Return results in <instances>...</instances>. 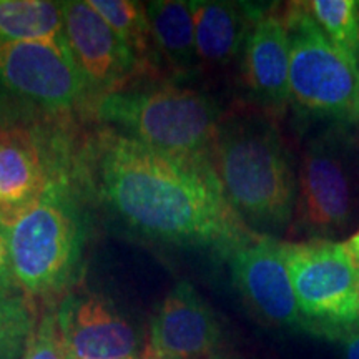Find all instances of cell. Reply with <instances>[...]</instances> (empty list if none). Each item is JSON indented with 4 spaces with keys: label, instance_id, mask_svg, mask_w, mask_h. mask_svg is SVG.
Returning a JSON list of instances; mask_svg holds the SVG:
<instances>
[{
    "label": "cell",
    "instance_id": "obj_1",
    "mask_svg": "<svg viewBox=\"0 0 359 359\" xmlns=\"http://www.w3.org/2000/svg\"><path fill=\"white\" fill-rule=\"evenodd\" d=\"M93 154L98 193L133 230L224 258L255 235L228 201L210 155L165 154L114 130L97 138Z\"/></svg>",
    "mask_w": 359,
    "mask_h": 359
},
{
    "label": "cell",
    "instance_id": "obj_2",
    "mask_svg": "<svg viewBox=\"0 0 359 359\" xmlns=\"http://www.w3.org/2000/svg\"><path fill=\"white\" fill-rule=\"evenodd\" d=\"M210 158L228 201L251 230L273 236L290 226L298 177L273 123L257 115L222 120Z\"/></svg>",
    "mask_w": 359,
    "mask_h": 359
},
{
    "label": "cell",
    "instance_id": "obj_3",
    "mask_svg": "<svg viewBox=\"0 0 359 359\" xmlns=\"http://www.w3.org/2000/svg\"><path fill=\"white\" fill-rule=\"evenodd\" d=\"M17 285L32 296H53L80 276L87 224L75 193L62 180L27 203L0 205Z\"/></svg>",
    "mask_w": 359,
    "mask_h": 359
},
{
    "label": "cell",
    "instance_id": "obj_4",
    "mask_svg": "<svg viewBox=\"0 0 359 359\" xmlns=\"http://www.w3.org/2000/svg\"><path fill=\"white\" fill-rule=\"evenodd\" d=\"M97 116L115 132L172 155H210L222 123L218 103L193 88L167 85L102 95Z\"/></svg>",
    "mask_w": 359,
    "mask_h": 359
},
{
    "label": "cell",
    "instance_id": "obj_5",
    "mask_svg": "<svg viewBox=\"0 0 359 359\" xmlns=\"http://www.w3.org/2000/svg\"><path fill=\"white\" fill-rule=\"evenodd\" d=\"M359 212V142L349 123H331L303 151L294 226L309 240H334Z\"/></svg>",
    "mask_w": 359,
    "mask_h": 359
},
{
    "label": "cell",
    "instance_id": "obj_6",
    "mask_svg": "<svg viewBox=\"0 0 359 359\" xmlns=\"http://www.w3.org/2000/svg\"><path fill=\"white\" fill-rule=\"evenodd\" d=\"M283 17L290 37V102L303 116L351 123L359 69L326 37L306 4H291Z\"/></svg>",
    "mask_w": 359,
    "mask_h": 359
},
{
    "label": "cell",
    "instance_id": "obj_7",
    "mask_svg": "<svg viewBox=\"0 0 359 359\" xmlns=\"http://www.w3.org/2000/svg\"><path fill=\"white\" fill-rule=\"evenodd\" d=\"M285 257L308 331L333 341L359 325V264L334 240L285 241Z\"/></svg>",
    "mask_w": 359,
    "mask_h": 359
},
{
    "label": "cell",
    "instance_id": "obj_8",
    "mask_svg": "<svg viewBox=\"0 0 359 359\" xmlns=\"http://www.w3.org/2000/svg\"><path fill=\"white\" fill-rule=\"evenodd\" d=\"M0 87L48 110H69L87 93L65 39L0 45Z\"/></svg>",
    "mask_w": 359,
    "mask_h": 359
},
{
    "label": "cell",
    "instance_id": "obj_9",
    "mask_svg": "<svg viewBox=\"0 0 359 359\" xmlns=\"http://www.w3.org/2000/svg\"><path fill=\"white\" fill-rule=\"evenodd\" d=\"M233 283L263 320L308 331L296 302L285 257V241L255 233L226 257Z\"/></svg>",
    "mask_w": 359,
    "mask_h": 359
},
{
    "label": "cell",
    "instance_id": "obj_10",
    "mask_svg": "<svg viewBox=\"0 0 359 359\" xmlns=\"http://www.w3.org/2000/svg\"><path fill=\"white\" fill-rule=\"evenodd\" d=\"M57 323L69 359H138L137 330L102 294L65 296Z\"/></svg>",
    "mask_w": 359,
    "mask_h": 359
},
{
    "label": "cell",
    "instance_id": "obj_11",
    "mask_svg": "<svg viewBox=\"0 0 359 359\" xmlns=\"http://www.w3.org/2000/svg\"><path fill=\"white\" fill-rule=\"evenodd\" d=\"M64 34L88 87L114 93L138 69L133 53L88 2H62Z\"/></svg>",
    "mask_w": 359,
    "mask_h": 359
},
{
    "label": "cell",
    "instance_id": "obj_12",
    "mask_svg": "<svg viewBox=\"0 0 359 359\" xmlns=\"http://www.w3.org/2000/svg\"><path fill=\"white\" fill-rule=\"evenodd\" d=\"M219 343L222 327L212 308L190 283L180 281L151 318L145 351L175 359H208Z\"/></svg>",
    "mask_w": 359,
    "mask_h": 359
},
{
    "label": "cell",
    "instance_id": "obj_13",
    "mask_svg": "<svg viewBox=\"0 0 359 359\" xmlns=\"http://www.w3.org/2000/svg\"><path fill=\"white\" fill-rule=\"evenodd\" d=\"M243 80L258 103L283 111L290 103V37L285 17L263 11L243 48Z\"/></svg>",
    "mask_w": 359,
    "mask_h": 359
},
{
    "label": "cell",
    "instance_id": "obj_14",
    "mask_svg": "<svg viewBox=\"0 0 359 359\" xmlns=\"http://www.w3.org/2000/svg\"><path fill=\"white\" fill-rule=\"evenodd\" d=\"M196 57L213 67L231 64L243 52L251 27L264 8L245 2H190Z\"/></svg>",
    "mask_w": 359,
    "mask_h": 359
},
{
    "label": "cell",
    "instance_id": "obj_15",
    "mask_svg": "<svg viewBox=\"0 0 359 359\" xmlns=\"http://www.w3.org/2000/svg\"><path fill=\"white\" fill-rule=\"evenodd\" d=\"M47 183L32 138L20 130L0 133V205L27 203L39 196Z\"/></svg>",
    "mask_w": 359,
    "mask_h": 359
},
{
    "label": "cell",
    "instance_id": "obj_16",
    "mask_svg": "<svg viewBox=\"0 0 359 359\" xmlns=\"http://www.w3.org/2000/svg\"><path fill=\"white\" fill-rule=\"evenodd\" d=\"M145 7L155 47L163 53L175 70H191L198 57L190 2L156 0Z\"/></svg>",
    "mask_w": 359,
    "mask_h": 359
},
{
    "label": "cell",
    "instance_id": "obj_17",
    "mask_svg": "<svg viewBox=\"0 0 359 359\" xmlns=\"http://www.w3.org/2000/svg\"><path fill=\"white\" fill-rule=\"evenodd\" d=\"M65 39L62 2L0 0V45Z\"/></svg>",
    "mask_w": 359,
    "mask_h": 359
},
{
    "label": "cell",
    "instance_id": "obj_18",
    "mask_svg": "<svg viewBox=\"0 0 359 359\" xmlns=\"http://www.w3.org/2000/svg\"><path fill=\"white\" fill-rule=\"evenodd\" d=\"M88 4L132 50L138 67L154 55L155 42L145 6L132 0H88Z\"/></svg>",
    "mask_w": 359,
    "mask_h": 359
},
{
    "label": "cell",
    "instance_id": "obj_19",
    "mask_svg": "<svg viewBox=\"0 0 359 359\" xmlns=\"http://www.w3.org/2000/svg\"><path fill=\"white\" fill-rule=\"evenodd\" d=\"M306 7L326 37L359 69V2L313 0Z\"/></svg>",
    "mask_w": 359,
    "mask_h": 359
},
{
    "label": "cell",
    "instance_id": "obj_20",
    "mask_svg": "<svg viewBox=\"0 0 359 359\" xmlns=\"http://www.w3.org/2000/svg\"><path fill=\"white\" fill-rule=\"evenodd\" d=\"M34 330L29 304L15 293H0V359H24Z\"/></svg>",
    "mask_w": 359,
    "mask_h": 359
},
{
    "label": "cell",
    "instance_id": "obj_21",
    "mask_svg": "<svg viewBox=\"0 0 359 359\" xmlns=\"http://www.w3.org/2000/svg\"><path fill=\"white\" fill-rule=\"evenodd\" d=\"M24 359H69L58 330L57 311L48 309L43 313L42 320L30 336Z\"/></svg>",
    "mask_w": 359,
    "mask_h": 359
},
{
    "label": "cell",
    "instance_id": "obj_22",
    "mask_svg": "<svg viewBox=\"0 0 359 359\" xmlns=\"http://www.w3.org/2000/svg\"><path fill=\"white\" fill-rule=\"evenodd\" d=\"M17 281L13 276L11 250H8L7 233L0 224V293L13 294L17 290Z\"/></svg>",
    "mask_w": 359,
    "mask_h": 359
},
{
    "label": "cell",
    "instance_id": "obj_23",
    "mask_svg": "<svg viewBox=\"0 0 359 359\" xmlns=\"http://www.w3.org/2000/svg\"><path fill=\"white\" fill-rule=\"evenodd\" d=\"M333 341L339 343L344 359H359V325L341 331Z\"/></svg>",
    "mask_w": 359,
    "mask_h": 359
},
{
    "label": "cell",
    "instance_id": "obj_24",
    "mask_svg": "<svg viewBox=\"0 0 359 359\" xmlns=\"http://www.w3.org/2000/svg\"><path fill=\"white\" fill-rule=\"evenodd\" d=\"M344 248H346V251L349 255H351V258L354 259L359 264V228L356 231L353 233L351 236L348 238L346 241H344Z\"/></svg>",
    "mask_w": 359,
    "mask_h": 359
},
{
    "label": "cell",
    "instance_id": "obj_25",
    "mask_svg": "<svg viewBox=\"0 0 359 359\" xmlns=\"http://www.w3.org/2000/svg\"><path fill=\"white\" fill-rule=\"evenodd\" d=\"M143 359H175V358H168V356H158V354H151V353H147L143 354Z\"/></svg>",
    "mask_w": 359,
    "mask_h": 359
},
{
    "label": "cell",
    "instance_id": "obj_26",
    "mask_svg": "<svg viewBox=\"0 0 359 359\" xmlns=\"http://www.w3.org/2000/svg\"><path fill=\"white\" fill-rule=\"evenodd\" d=\"M358 120H359V100H358V103H356V109H354V111H353V116H351V123L358 122Z\"/></svg>",
    "mask_w": 359,
    "mask_h": 359
},
{
    "label": "cell",
    "instance_id": "obj_27",
    "mask_svg": "<svg viewBox=\"0 0 359 359\" xmlns=\"http://www.w3.org/2000/svg\"><path fill=\"white\" fill-rule=\"evenodd\" d=\"M208 359H226V358H219V356H213V358H208Z\"/></svg>",
    "mask_w": 359,
    "mask_h": 359
}]
</instances>
